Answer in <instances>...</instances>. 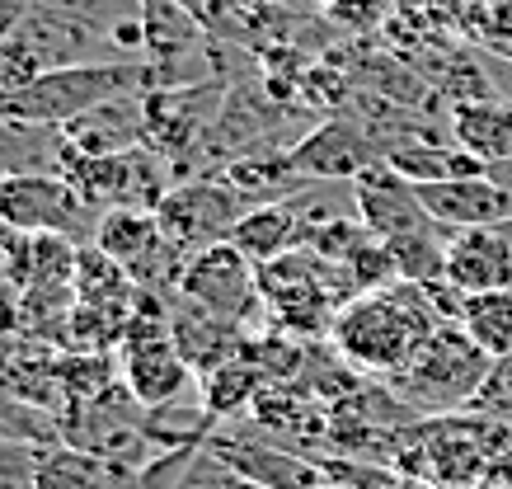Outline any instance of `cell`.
Here are the masks:
<instances>
[{
	"mask_svg": "<svg viewBox=\"0 0 512 489\" xmlns=\"http://www.w3.org/2000/svg\"><path fill=\"white\" fill-rule=\"evenodd\" d=\"M437 325L442 320L419 283H390L357 292L334 316L329 344L353 372H372V377L390 381L419 358V348L437 334Z\"/></svg>",
	"mask_w": 512,
	"mask_h": 489,
	"instance_id": "obj_1",
	"label": "cell"
},
{
	"mask_svg": "<svg viewBox=\"0 0 512 489\" xmlns=\"http://www.w3.org/2000/svg\"><path fill=\"white\" fill-rule=\"evenodd\" d=\"M156 85H160V76H156V66L146 62V57L62 66V71H47L43 80H33L29 90L0 99V118L66 127V123H76V118H85V113L113 104V99L151 95Z\"/></svg>",
	"mask_w": 512,
	"mask_h": 489,
	"instance_id": "obj_2",
	"label": "cell"
},
{
	"mask_svg": "<svg viewBox=\"0 0 512 489\" xmlns=\"http://www.w3.org/2000/svg\"><path fill=\"white\" fill-rule=\"evenodd\" d=\"M489 372H494V358L461 325H437V334L419 348V358L404 367L400 377H390V391L400 395V405H409V410L442 414L475 405Z\"/></svg>",
	"mask_w": 512,
	"mask_h": 489,
	"instance_id": "obj_3",
	"label": "cell"
},
{
	"mask_svg": "<svg viewBox=\"0 0 512 489\" xmlns=\"http://www.w3.org/2000/svg\"><path fill=\"white\" fill-rule=\"evenodd\" d=\"M254 198L235 184L226 170H207V174H188L179 184H170V193L160 198L156 217L165 226V236L179 245L184 254L202 250V245H221L231 240V231L240 226Z\"/></svg>",
	"mask_w": 512,
	"mask_h": 489,
	"instance_id": "obj_4",
	"label": "cell"
},
{
	"mask_svg": "<svg viewBox=\"0 0 512 489\" xmlns=\"http://www.w3.org/2000/svg\"><path fill=\"white\" fill-rule=\"evenodd\" d=\"M231 95V85L221 76L212 80H188V85H156L141 99L146 113V146L170 160V170H184L198 156L202 137L212 132L221 104Z\"/></svg>",
	"mask_w": 512,
	"mask_h": 489,
	"instance_id": "obj_5",
	"label": "cell"
},
{
	"mask_svg": "<svg viewBox=\"0 0 512 489\" xmlns=\"http://www.w3.org/2000/svg\"><path fill=\"white\" fill-rule=\"evenodd\" d=\"M207 452H217L226 466L245 475L249 485L259 489H320L329 480V471L320 461L301 457L292 442H282L278 433H268L264 424L249 428V424H217V433L202 442Z\"/></svg>",
	"mask_w": 512,
	"mask_h": 489,
	"instance_id": "obj_6",
	"label": "cell"
},
{
	"mask_svg": "<svg viewBox=\"0 0 512 489\" xmlns=\"http://www.w3.org/2000/svg\"><path fill=\"white\" fill-rule=\"evenodd\" d=\"M174 292L188 301H198L207 311H217V316H231L240 325L264 311V292H259V264L245 259V254L235 250L231 240H221V245H202L184 259V269H179V283Z\"/></svg>",
	"mask_w": 512,
	"mask_h": 489,
	"instance_id": "obj_7",
	"label": "cell"
},
{
	"mask_svg": "<svg viewBox=\"0 0 512 489\" xmlns=\"http://www.w3.org/2000/svg\"><path fill=\"white\" fill-rule=\"evenodd\" d=\"M386 160V137H376L362 118H329L292 142L287 165L306 184H353L362 170Z\"/></svg>",
	"mask_w": 512,
	"mask_h": 489,
	"instance_id": "obj_8",
	"label": "cell"
},
{
	"mask_svg": "<svg viewBox=\"0 0 512 489\" xmlns=\"http://www.w3.org/2000/svg\"><path fill=\"white\" fill-rule=\"evenodd\" d=\"M90 217V203L62 174H0V226L66 236Z\"/></svg>",
	"mask_w": 512,
	"mask_h": 489,
	"instance_id": "obj_9",
	"label": "cell"
},
{
	"mask_svg": "<svg viewBox=\"0 0 512 489\" xmlns=\"http://www.w3.org/2000/svg\"><path fill=\"white\" fill-rule=\"evenodd\" d=\"M353 198H357V217H362V226H367L376 240H400V236H419V231H437V221L428 217V207L419 203V189H414L400 170H390L386 160L357 174Z\"/></svg>",
	"mask_w": 512,
	"mask_h": 489,
	"instance_id": "obj_10",
	"label": "cell"
},
{
	"mask_svg": "<svg viewBox=\"0 0 512 489\" xmlns=\"http://www.w3.org/2000/svg\"><path fill=\"white\" fill-rule=\"evenodd\" d=\"M428 217L447 231L466 226H503L512 221V189L498 184L494 174H461V179H437V184H414Z\"/></svg>",
	"mask_w": 512,
	"mask_h": 489,
	"instance_id": "obj_11",
	"label": "cell"
},
{
	"mask_svg": "<svg viewBox=\"0 0 512 489\" xmlns=\"http://www.w3.org/2000/svg\"><path fill=\"white\" fill-rule=\"evenodd\" d=\"M170 334L198 377L217 372L221 363H235L249 348V330L240 320L217 316V311H207V306L179 297V292H170Z\"/></svg>",
	"mask_w": 512,
	"mask_h": 489,
	"instance_id": "obj_12",
	"label": "cell"
},
{
	"mask_svg": "<svg viewBox=\"0 0 512 489\" xmlns=\"http://www.w3.org/2000/svg\"><path fill=\"white\" fill-rule=\"evenodd\" d=\"M512 221L503 226H466L447 240V278L466 297L512 287Z\"/></svg>",
	"mask_w": 512,
	"mask_h": 489,
	"instance_id": "obj_13",
	"label": "cell"
},
{
	"mask_svg": "<svg viewBox=\"0 0 512 489\" xmlns=\"http://www.w3.org/2000/svg\"><path fill=\"white\" fill-rule=\"evenodd\" d=\"M306 240V217L296 198H273V203H254L231 231V245L254 264H268L278 254L296 250Z\"/></svg>",
	"mask_w": 512,
	"mask_h": 489,
	"instance_id": "obj_14",
	"label": "cell"
},
{
	"mask_svg": "<svg viewBox=\"0 0 512 489\" xmlns=\"http://www.w3.org/2000/svg\"><path fill=\"white\" fill-rule=\"evenodd\" d=\"M451 142L480 165H512V99H470L451 113Z\"/></svg>",
	"mask_w": 512,
	"mask_h": 489,
	"instance_id": "obj_15",
	"label": "cell"
},
{
	"mask_svg": "<svg viewBox=\"0 0 512 489\" xmlns=\"http://www.w3.org/2000/svg\"><path fill=\"white\" fill-rule=\"evenodd\" d=\"M264 386H268V377L259 372V363H254L249 353H240L235 363H221L217 372L198 377L202 405L217 414L221 424H226V419H240V410H254V400L264 395Z\"/></svg>",
	"mask_w": 512,
	"mask_h": 489,
	"instance_id": "obj_16",
	"label": "cell"
},
{
	"mask_svg": "<svg viewBox=\"0 0 512 489\" xmlns=\"http://www.w3.org/2000/svg\"><path fill=\"white\" fill-rule=\"evenodd\" d=\"M461 330L475 339V344L503 363L512 358V287H498V292H475L466 297V311H461Z\"/></svg>",
	"mask_w": 512,
	"mask_h": 489,
	"instance_id": "obj_17",
	"label": "cell"
},
{
	"mask_svg": "<svg viewBox=\"0 0 512 489\" xmlns=\"http://www.w3.org/2000/svg\"><path fill=\"white\" fill-rule=\"evenodd\" d=\"M113 461H99L90 452H76L66 442H52L38 452V489H109Z\"/></svg>",
	"mask_w": 512,
	"mask_h": 489,
	"instance_id": "obj_18",
	"label": "cell"
},
{
	"mask_svg": "<svg viewBox=\"0 0 512 489\" xmlns=\"http://www.w3.org/2000/svg\"><path fill=\"white\" fill-rule=\"evenodd\" d=\"M47 71H52L47 57L38 52V43H33L19 24L10 33H0V99L29 90L33 80H43Z\"/></svg>",
	"mask_w": 512,
	"mask_h": 489,
	"instance_id": "obj_19",
	"label": "cell"
},
{
	"mask_svg": "<svg viewBox=\"0 0 512 489\" xmlns=\"http://www.w3.org/2000/svg\"><path fill=\"white\" fill-rule=\"evenodd\" d=\"M174 489H259V485H249L245 475L235 471V466H226V461H221L217 452L198 447V452H193V461L184 466V475H179V485H174Z\"/></svg>",
	"mask_w": 512,
	"mask_h": 489,
	"instance_id": "obj_20",
	"label": "cell"
},
{
	"mask_svg": "<svg viewBox=\"0 0 512 489\" xmlns=\"http://www.w3.org/2000/svg\"><path fill=\"white\" fill-rule=\"evenodd\" d=\"M320 489H353V485H343V480H325Z\"/></svg>",
	"mask_w": 512,
	"mask_h": 489,
	"instance_id": "obj_21",
	"label": "cell"
}]
</instances>
